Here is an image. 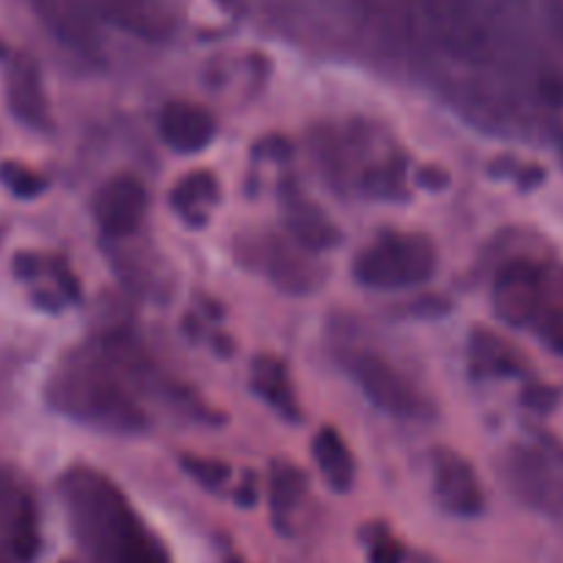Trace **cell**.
<instances>
[{
	"mask_svg": "<svg viewBox=\"0 0 563 563\" xmlns=\"http://www.w3.org/2000/svg\"><path fill=\"white\" fill-rule=\"evenodd\" d=\"M147 382V362L135 356L124 340H102V345H80L56 367L47 398L64 415L113 434H135L147 429L133 384Z\"/></svg>",
	"mask_w": 563,
	"mask_h": 563,
	"instance_id": "6da1fadb",
	"label": "cell"
},
{
	"mask_svg": "<svg viewBox=\"0 0 563 563\" xmlns=\"http://www.w3.org/2000/svg\"><path fill=\"white\" fill-rule=\"evenodd\" d=\"M86 563H172L166 547L106 475L75 467L58 484Z\"/></svg>",
	"mask_w": 563,
	"mask_h": 563,
	"instance_id": "7a4b0ae2",
	"label": "cell"
},
{
	"mask_svg": "<svg viewBox=\"0 0 563 563\" xmlns=\"http://www.w3.org/2000/svg\"><path fill=\"white\" fill-rule=\"evenodd\" d=\"M495 307L503 321L533 327L563 354V271L552 276L544 265L514 260L497 274Z\"/></svg>",
	"mask_w": 563,
	"mask_h": 563,
	"instance_id": "3957f363",
	"label": "cell"
},
{
	"mask_svg": "<svg viewBox=\"0 0 563 563\" xmlns=\"http://www.w3.org/2000/svg\"><path fill=\"white\" fill-rule=\"evenodd\" d=\"M437 271V249L426 235L387 232L354 260V279L373 290H406L429 282Z\"/></svg>",
	"mask_w": 563,
	"mask_h": 563,
	"instance_id": "277c9868",
	"label": "cell"
},
{
	"mask_svg": "<svg viewBox=\"0 0 563 563\" xmlns=\"http://www.w3.org/2000/svg\"><path fill=\"white\" fill-rule=\"evenodd\" d=\"M506 481L525 506L563 522V448L517 445L506 459Z\"/></svg>",
	"mask_w": 563,
	"mask_h": 563,
	"instance_id": "5b68a950",
	"label": "cell"
},
{
	"mask_svg": "<svg viewBox=\"0 0 563 563\" xmlns=\"http://www.w3.org/2000/svg\"><path fill=\"white\" fill-rule=\"evenodd\" d=\"M340 365L376 409L393 417H420L422 400L409 378L376 351L345 349Z\"/></svg>",
	"mask_w": 563,
	"mask_h": 563,
	"instance_id": "8992f818",
	"label": "cell"
},
{
	"mask_svg": "<svg viewBox=\"0 0 563 563\" xmlns=\"http://www.w3.org/2000/svg\"><path fill=\"white\" fill-rule=\"evenodd\" d=\"M150 208V194L144 183L133 175H117L100 186L95 194V221L102 235L128 238L144 224V216Z\"/></svg>",
	"mask_w": 563,
	"mask_h": 563,
	"instance_id": "52a82bcc",
	"label": "cell"
},
{
	"mask_svg": "<svg viewBox=\"0 0 563 563\" xmlns=\"http://www.w3.org/2000/svg\"><path fill=\"white\" fill-rule=\"evenodd\" d=\"M40 547L36 511L9 475L0 473V563H29Z\"/></svg>",
	"mask_w": 563,
	"mask_h": 563,
	"instance_id": "ba28073f",
	"label": "cell"
},
{
	"mask_svg": "<svg viewBox=\"0 0 563 563\" xmlns=\"http://www.w3.org/2000/svg\"><path fill=\"white\" fill-rule=\"evenodd\" d=\"M434 492L440 506L453 517H478L484 511V489L473 464L453 451L434 459Z\"/></svg>",
	"mask_w": 563,
	"mask_h": 563,
	"instance_id": "9c48e42d",
	"label": "cell"
},
{
	"mask_svg": "<svg viewBox=\"0 0 563 563\" xmlns=\"http://www.w3.org/2000/svg\"><path fill=\"white\" fill-rule=\"evenodd\" d=\"M161 139L180 155L202 153L216 139V119L208 108L194 102H169L158 119Z\"/></svg>",
	"mask_w": 563,
	"mask_h": 563,
	"instance_id": "30bf717a",
	"label": "cell"
},
{
	"mask_svg": "<svg viewBox=\"0 0 563 563\" xmlns=\"http://www.w3.org/2000/svg\"><path fill=\"white\" fill-rule=\"evenodd\" d=\"M252 387L271 409L279 411L288 420H299V400L294 395L288 371L274 356H257L252 367Z\"/></svg>",
	"mask_w": 563,
	"mask_h": 563,
	"instance_id": "8fae6325",
	"label": "cell"
},
{
	"mask_svg": "<svg viewBox=\"0 0 563 563\" xmlns=\"http://www.w3.org/2000/svg\"><path fill=\"white\" fill-rule=\"evenodd\" d=\"M312 456H316L318 470H321L323 481L332 486L334 492L345 495L351 492L356 478L354 456H351L349 445H345L343 437L334 429H321L312 440Z\"/></svg>",
	"mask_w": 563,
	"mask_h": 563,
	"instance_id": "7c38bea8",
	"label": "cell"
},
{
	"mask_svg": "<svg viewBox=\"0 0 563 563\" xmlns=\"http://www.w3.org/2000/svg\"><path fill=\"white\" fill-rule=\"evenodd\" d=\"M9 102H12L14 117L23 119L25 124L45 128L47 124V106L42 95L40 73L31 62H18L9 75Z\"/></svg>",
	"mask_w": 563,
	"mask_h": 563,
	"instance_id": "4fadbf2b",
	"label": "cell"
},
{
	"mask_svg": "<svg viewBox=\"0 0 563 563\" xmlns=\"http://www.w3.org/2000/svg\"><path fill=\"white\" fill-rule=\"evenodd\" d=\"M169 202L177 216H183L191 224H202L208 219L210 208L219 202V180L210 172L199 169L183 177L169 194Z\"/></svg>",
	"mask_w": 563,
	"mask_h": 563,
	"instance_id": "5bb4252c",
	"label": "cell"
},
{
	"mask_svg": "<svg viewBox=\"0 0 563 563\" xmlns=\"http://www.w3.org/2000/svg\"><path fill=\"white\" fill-rule=\"evenodd\" d=\"M305 475L299 473V467L288 462H276L271 470V514H274V522L279 528L290 522L294 511L299 508L301 497H305Z\"/></svg>",
	"mask_w": 563,
	"mask_h": 563,
	"instance_id": "9a60e30c",
	"label": "cell"
},
{
	"mask_svg": "<svg viewBox=\"0 0 563 563\" xmlns=\"http://www.w3.org/2000/svg\"><path fill=\"white\" fill-rule=\"evenodd\" d=\"M288 227L296 241L305 243L307 249H323L338 243V232L321 216V210L312 208L310 202H294L288 208Z\"/></svg>",
	"mask_w": 563,
	"mask_h": 563,
	"instance_id": "2e32d148",
	"label": "cell"
},
{
	"mask_svg": "<svg viewBox=\"0 0 563 563\" xmlns=\"http://www.w3.org/2000/svg\"><path fill=\"white\" fill-rule=\"evenodd\" d=\"M186 470L194 475V478L199 481L202 486H208V489H221V486L230 481V467H227L224 462H213V459H191L188 456L186 462Z\"/></svg>",
	"mask_w": 563,
	"mask_h": 563,
	"instance_id": "e0dca14e",
	"label": "cell"
},
{
	"mask_svg": "<svg viewBox=\"0 0 563 563\" xmlns=\"http://www.w3.org/2000/svg\"><path fill=\"white\" fill-rule=\"evenodd\" d=\"M0 180L7 183V186L12 188L18 197H36V194L42 191V186H45V183H42L34 172L23 169V166H14V164H7L3 169H0Z\"/></svg>",
	"mask_w": 563,
	"mask_h": 563,
	"instance_id": "ac0fdd59",
	"label": "cell"
},
{
	"mask_svg": "<svg viewBox=\"0 0 563 563\" xmlns=\"http://www.w3.org/2000/svg\"><path fill=\"white\" fill-rule=\"evenodd\" d=\"M371 563H404V547L395 539H378L371 547Z\"/></svg>",
	"mask_w": 563,
	"mask_h": 563,
	"instance_id": "d6986e66",
	"label": "cell"
}]
</instances>
